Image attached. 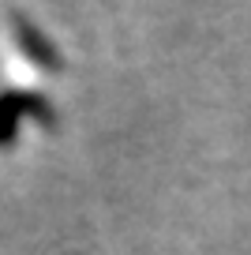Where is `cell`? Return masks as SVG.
<instances>
[{
	"label": "cell",
	"instance_id": "1",
	"mask_svg": "<svg viewBox=\"0 0 251 255\" xmlns=\"http://www.w3.org/2000/svg\"><path fill=\"white\" fill-rule=\"evenodd\" d=\"M26 117H34L45 128L56 124V117H53V109H49L45 98L30 94V90H19V87L0 90V146L15 143V135H19V128H23Z\"/></svg>",
	"mask_w": 251,
	"mask_h": 255
},
{
	"label": "cell",
	"instance_id": "2",
	"mask_svg": "<svg viewBox=\"0 0 251 255\" xmlns=\"http://www.w3.org/2000/svg\"><path fill=\"white\" fill-rule=\"evenodd\" d=\"M4 19H8L11 41L19 45V53H23L26 60L38 68V72H49V75L64 72V56H60V49H56L53 41H49L45 34L38 30V23H34L30 15H23V11L8 8V11H4Z\"/></svg>",
	"mask_w": 251,
	"mask_h": 255
}]
</instances>
